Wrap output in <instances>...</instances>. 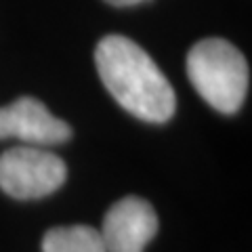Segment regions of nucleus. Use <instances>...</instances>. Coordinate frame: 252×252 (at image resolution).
Listing matches in <instances>:
<instances>
[{"instance_id": "nucleus-1", "label": "nucleus", "mask_w": 252, "mask_h": 252, "mask_svg": "<svg viewBox=\"0 0 252 252\" xmlns=\"http://www.w3.org/2000/svg\"><path fill=\"white\" fill-rule=\"evenodd\" d=\"M94 63L105 89L139 120L162 124L177 109L175 91L156 61L137 42L109 34L97 44Z\"/></svg>"}, {"instance_id": "nucleus-2", "label": "nucleus", "mask_w": 252, "mask_h": 252, "mask_svg": "<svg viewBox=\"0 0 252 252\" xmlns=\"http://www.w3.org/2000/svg\"><path fill=\"white\" fill-rule=\"evenodd\" d=\"M187 76L193 89L220 114H235L248 93L246 57L223 38L200 40L187 55Z\"/></svg>"}, {"instance_id": "nucleus-3", "label": "nucleus", "mask_w": 252, "mask_h": 252, "mask_svg": "<svg viewBox=\"0 0 252 252\" xmlns=\"http://www.w3.org/2000/svg\"><path fill=\"white\" fill-rule=\"evenodd\" d=\"M65 162L36 145L13 147L0 156V189L15 200H38L65 183Z\"/></svg>"}, {"instance_id": "nucleus-4", "label": "nucleus", "mask_w": 252, "mask_h": 252, "mask_svg": "<svg viewBox=\"0 0 252 252\" xmlns=\"http://www.w3.org/2000/svg\"><path fill=\"white\" fill-rule=\"evenodd\" d=\"M99 233L107 252H145L158 233L156 210L147 200L126 195L109 206Z\"/></svg>"}, {"instance_id": "nucleus-5", "label": "nucleus", "mask_w": 252, "mask_h": 252, "mask_svg": "<svg viewBox=\"0 0 252 252\" xmlns=\"http://www.w3.org/2000/svg\"><path fill=\"white\" fill-rule=\"evenodd\" d=\"M72 137V126L53 116L34 97L0 107V139H21L30 145H57Z\"/></svg>"}, {"instance_id": "nucleus-6", "label": "nucleus", "mask_w": 252, "mask_h": 252, "mask_svg": "<svg viewBox=\"0 0 252 252\" xmlns=\"http://www.w3.org/2000/svg\"><path fill=\"white\" fill-rule=\"evenodd\" d=\"M42 252H107L99 229L89 225L53 227L42 238Z\"/></svg>"}, {"instance_id": "nucleus-7", "label": "nucleus", "mask_w": 252, "mask_h": 252, "mask_svg": "<svg viewBox=\"0 0 252 252\" xmlns=\"http://www.w3.org/2000/svg\"><path fill=\"white\" fill-rule=\"evenodd\" d=\"M105 2L112 6H135L141 2H147V0H105Z\"/></svg>"}]
</instances>
